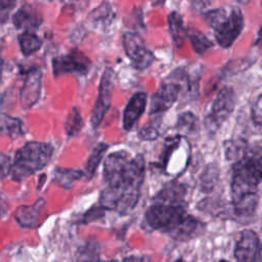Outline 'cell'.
Here are the masks:
<instances>
[{
  "label": "cell",
  "instance_id": "1",
  "mask_svg": "<svg viewBox=\"0 0 262 262\" xmlns=\"http://www.w3.org/2000/svg\"><path fill=\"white\" fill-rule=\"evenodd\" d=\"M104 188L98 205L105 211L121 215L130 213L137 205L145 174V162L141 155L132 157L126 150L110 154L103 163Z\"/></svg>",
  "mask_w": 262,
  "mask_h": 262
},
{
  "label": "cell",
  "instance_id": "2",
  "mask_svg": "<svg viewBox=\"0 0 262 262\" xmlns=\"http://www.w3.org/2000/svg\"><path fill=\"white\" fill-rule=\"evenodd\" d=\"M261 148L248 146L241 158L232 164L231 206L237 219L254 216L259 203L258 186L261 182Z\"/></svg>",
  "mask_w": 262,
  "mask_h": 262
},
{
  "label": "cell",
  "instance_id": "3",
  "mask_svg": "<svg viewBox=\"0 0 262 262\" xmlns=\"http://www.w3.org/2000/svg\"><path fill=\"white\" fill-rule=\"evenodd\" d=\"M204 18L213 29L217 43L223 48L230 47L245 27L243 12L237 7H218L207 11Z\"/></svg>",
  "mask_w": 262,
  "mask_h": 262
},
{
  "label": "cell",
  "instance_id": "4",
  "mask_svg": "<svg viewBox=\"0 0 262 262\" xmlns=\"http://www.w3.org/2000/svg\"><path fill=\"white\" fill-rule=\"evenodd\" d=\"M53 154L51 144L40 141H30L15 154L9 174L14 181H23L35 172L43 169Z\"/></svg>",
  "mask_w": 262,
  "mask_h": 262
},
{
  "label": "cell",
  "instance_id": "5",
  "mask_svg": "<svg viewBox=\"0 0 262 262\" xmlns=\"http://www.w3.org/2000/svg\"><path fill=\"white\" fill-rule=\"evenodd\" d=\"M188 77L183 68H177L161 83L149 103V115H160L169 110L179 98L180 93L188 89Z\"/></svg>",
  "mask_w": 262,
  "mask_h": 262
},
{
  "label": "cell",
  "instance_id": "6",
  "mask_svg": "<svg viewBox=\"0 0 262 262\" xmlns=\"http://www.w3.org/2000/svg\"><path fill=\"white\" fill-rule=\"evenodd\" d=\"M186 206V204L169 205L152 203L145 212V222L151 229L161 230L169 234L187 217Z\"/></svg>",
  "mask_w": 262,
  "mask_h": 262
},
{
  "label": "cell",
  "instance_id": "7",
  "mask_svg": "<svg viewBox=\"0 0 262 262\" xmlns=\"http://www.w3.org/2000/svg\"><path fill=\"white\" fill-rule=\"evenodd\" d=\"M235 101V92L231 87L225 86L219 91L204 121L208 132L215 133L220 128L233 112Z\"/></svg>",
  "mask_w": 262,
  "mask_h": 262
},
{
  "label": "cell",
  "instance_id": "8",
  "mask_svg": "<svg viewBox=\"0 0 262 262\" xmlns=\"http://www.w3.org/2000/svg\"><path fill=\"white\" fill-rule=\"evenodd\" d=\"M115 79H116V75L114 70L110 67L105 68L100 79V84L98 87V95L91 113L90 123L93 129H96L99 127L105 114L107 113L111 106L112 97H113L114 88H115Z\"/></svg>",
  "mask_w": 262,
  "mask_h": 262
},
{
  "label": "cell",
  "instance_id": "9",
  "mask_svg": "<svg viewBox=\"0 0 262 262\" xmlns=\"http://www.w3.org/2000/svg\"><path fill=\"white\" fill-rule=\"evenodd\" d=\"M122 44L133 68L144 70L155 61L154 53L146 47L143 39L137 33H124Z\"/></svg>",
  "mask_w": 262,
  "mask_h": 262
},
{
  "label": "cell",
  "instance_id": "10",
  "mask_svg": "<svg viewBox=\"0 0 262 262\" xmlns=\"http://www.w3.org/2000/svg\"><path fill=\"white\" fill-rule=\"evenodd\" d=\"M91 61L79 49H73L71 52L56 56L52 59V71L55 77L61 74L77 73L86 75L89 71Z\"/></svg>",
  "mask_w": 262,
  "mask_h": 262
},
{
  "label": "cell",
  "instance_id": "11",
  "mask_svg": "<svg viewBox=\"0 0 262 262\" xmlns=\"http://www.w3.org/2000/svg\"><path fill=\"white\" fill-rule=\"evenodd\" d=\"M261 245L259 235L252 229H245L237 238L233 256L236 262H259Z\"/></svg>",
  "mask_w": 262,
  "mask_h": 262
},
{
  "label": "cell",
  "instance_id": "12",
  "mask_svg": "<svg viewBox=\"0 0 262 262\" xmlns=\"http://www.w3.org/2000/svg\"><path fill=\"white\" fill-rule=\"evenodd\" d=\"M42 87V73L37 70H31L26 77L24 86L20 90V102L26 108L33 106L39 99Z\"/></svg>",
  "mask_w": 262,
  "mask_h": 262
},
{
  "label": "cell",
  "instance_id": "13",
  "mask_svg": "<svg viewBox=\"0 0 262 262\" xmlns=\"http://www.w3.org/2000/svg\"><path fill=\"white\" fill-rule=\"evenodd\" d=\"M147 95L145 92H136L131 96L123 113V128L129 131L145 112Z\"/></svg>",
  "mask_w": 262,
  "mask_h": 262
},
{
  "label": "cell",
  "instance_id": "14",
  "mask_svg": "<svg viewBox=\"0 0 262 262\" xmlns=\"http://www.w3.org/2000/svg\"><path fill=\"white\" fill-rule=\"evenodd\" d=\"M205 230V224L192 215L187 217L173 230L169 235L178 242H187L202 234Z\"/></svg>",
  "mask_w": 262,
  "mask_h": 262
},
{
  "label": "cell",
  "instance_id": "15",
  "mask_svg": "<svg viewBox=\"0 0 262 262\" xmlns=\"http://www.w3.org/2000/svg\"><path fill=\"white\" fill-rule=\"evenodd\" d=\"M186 186L183 183L172 181L167 183L155 196L154 203L169 204V205H183L185 202Z\"/></svg>",
  "mask_w": 262,
  "mask_h": 262
},
{
  "label": "cell",
  "instance_id": "16",
  "mask_svg": "<svg viewBox=\"0 0 262 262\" xmlns=\"http://www.w3.org/2000/svg\"><path fill=\"white\" fill-rule=\"evenodd\" d=\"M42 23V17L40 13L31 5L23 6L13 16V24L17 29H27L29 32L31 30L37 29Z\"/></svg>",
  "mask_w": 262,
  "mask_h": 262
},
{
  "label": "cell",
  "instance_id": "17",
  "mask_svg": "<svg viewBox=\"0 0 262 262\" xmlns=\"http://www.w3.org/2000/svg\"><path fill=\"white\" fill-rule=\"evenodd\" d=\"M44 201L38 200L34 205L23 206L17 208L14 213V218L24 227H33L36 225L38 214L43 207Z\"/></svg>",
  "mask_w": 262,
  "mask_h": 262
},
{
  "label": "cell",
  "instance_id": "18",
  "mask_svg": "<svg viewBox=\"0 0 262 262\" xmlns=\"http://www.w3.org/2000/svg\"><path fill=\"white\" fill-rule=\"evenodd\" d=\"M168 24L172 40L175 46L180 48L186 38V28L184 27L182 16L178 12L172 11L169 13Z\"/></svg>",
  "mask_w": 262,
  "mask_h": 262
},
{
  "label": "cell",
  "instance_id": "19",
  "mask_svg": "<svg viewBox=\"0 0 262 262\" xmlns=\"http://www.w3.org/2000/svg\"><path fill=\"white\" fill-rule=\"evenodd\" d=\"M108 148V145L104 142H99L97 143L91 150L88 161L86 163V167H85V175L86 178L88 180L92 179V177L95 175L97 167L99 166L104 154L106 152Z\"/></svg>",
  "mask_w": 262,
  "mask_h": 262
},
{
  "label": "cell",
  "instance_id": "20",
  "mask_svg": "<svg viewBox=\"0 0 262 262\" xmlns=\"http://www.w3.org/2000/svg\"><path fill=\"white\" fill-rule=\"evenodd\" d=\"M186 38H188L194 51L199 54H203L207 49L213 46V42L209 40L204 33L192 26L186 28Z\"/></svg>",
  "mask_w": 262,
  "mask_h": 262
},
{
  "label": "cell",
  "instance_id": "21",
  "mask_svg": "<svg viewBox=\"0 0 262 262\" xmlns=\"http://www.w3.org/2000/svg\"><path fill=\"white\" fill-rule=\"evenodd\" d=\"M84 173L80 170L68 169V168H56L53 173V180L63 188H70L75 181L79 180Z\"/></svg>",
  "mask_w": 262,
  "mask_h": 262
},
{
  "label": "cell",
  "instance_id": "22",
  "mask_svg": "<svg viewBox=\"0 0 262 262\" xmlns=\"http://www.w3.org/2000/svg\"><path fill=\"white\" fill-rule=\"evenodd\" d=\"M115 17V12L113 7L111 6L110 3L103 2L101 5L96 7L90 14H89V19L95 24L99 25L102 24V26L108 25L112 23V20Z\"/></svg>",
  "mask_w": 262,
  "mask_h": 262
},
{
  "label": "cell",
  "instance_id": "23",
  "mask_svg": "<svg viewBox=\"0 0 262 262\" xmlns=\"http://www.w3.org/2000/svg\"><path fill=\"white\" fill-rule=\"evenodd\" d=\"M20 50L25 55H31L38 51L42 45L41 39L33 32L26 31L18 37Z\"/></svg>",
  "mask_w": 262,
  "mask_h": 262
},
{
  "label": "cell",
  "instance_id": "24",
  "mask_svg": "<svg viewBox=\"0 0 262 262\" xmlns=\"http://www.w3.org/2000/svg\"><path fill=\"white\" fill-rule=\"evenodd\" d=\"M24 133L21 122L9 116H0V134H7L11 137L19 136Z\"/></svg>",
  "mask_w": 262,
  "mask_h": 262
},
{
  "label": "cell",
  "instance_id": "25",
  "mask_svg": "<svg viewBox=\"0 0 262 262\" xmlns=\"http://www.w3.org/2000/svg\"><path fill=\"white\" fill-rule=\"evenodd\" d=\"M248 145L247 142L243 139L237 140H227L224 142V150H225V158L227 161L234 162L238 158L243 156L246 151Z\"/></svg>",
  "mask_w": 262,
  "mask_h": 262
},
{
  "label": "cell",
  "instance_id": "26",
  "mask_svg": "<svg viewBox=\"0 0 262 262\" xmlns=\"http://www.w3.org/2000/svg\"><path fill=\"white\" fill-rule=\"evenodd\" d=\"M83 127V119L80 115L78 107L74 106L69 112L66 122H64V129L69 136H73L80 132Z\"/></svg>",
  "mask_w": 262,
  "mask_h": 262
},
{
  "label": "cell",
  "instance_id": "27",
  "mask_svg": "<svg viewBox=\"0 0 262 262\" xmlns=\"http://www.w3.org/2000/svg\"><path fill=\"white\" fill-rule=\"evenodd\" d=\"M219 176V170L216 165L210 164L204 170L203 175L201 176V189L204 192L212 191L214 185L216 184Z\"/></svg>",
  "mask_w": 262,
  "mask_h": 262
},
{
  "label": "cell",
  "instance_id": "28",
  "mask_svg": "<svg viewBox=\"0 0 262 262\" xmlns=\"http://www.w3.org/2000/svg\"><path fill=\"white\" fill-rule=\"evenodd\" d=\"M82 262H118L117 260L103 261L99 258V251L96 243H89L82 248L81 251Z\"/></svg>",
  "mask_w": 262,
  "mask_h": 262
},
{
  "label": "cell",
  "instance_id": "29",
  "mask_svg": "<svg viewBox=\"0 0 262 262\" xmlns=\"http://www.w3.org/2000/svg\"><path fill=\"white\" fill-rule=\"evenodd\" d=\"M196 123H198V118L192 113L185 112L178 117L176 127L180 131L190 132L195 129Z\"/></svg>",
  "mask_w": 262,
  "mask_h": 262
},
{
  "label": "cell",
  "instance_id": "30",
  "mask_svg": "<svg viewBox=\"0 0 262 262\" xmlns=\"http://www.w3.org/2000/svg\"><path fill=\"white\" fill-rule=\"evenodd\" d=\"M104 212L105 210L100 207L98 204L92 206L88 211H86L81 219V223L86 224V223H90L93 222L99 218H102L104 216Z\"/></svg>",
  "mask_w": 262,
  "mask_h": 262
},
{
  "label": "cell",
  "instance_id": "31",
  "mask_svg": "<svg viewBox=\"0 0 262 262\" xmlns=\"http://www.w3.org/2000/svg\"><path fill=\"white\" fill-rule=\"evenodd\" d=\"M138 136L142 140H154L160 136V130L158 128V124L150 123L143 126L138 133Z\"/></svg>",
  "mask_w": 262,
  "mask_h": 262
},
{
  "label": "cell",
  "instance_id": "32",
  "mask_svg": "<svg viewBox=\"0 0 262 262\" xmlns=\"http://www.w3.org/2000/svg\"><path fill=\"white\" fill-rule=\"evenodd\" d=\"M261 117H262V111H261V95L259 94L256 100L254 101V104L252 106V120L257 126L261 125Z\"/></svg>",
  "mask_w": 262,
  "mask_h": 262
},
{
  "label": "cell",
  "instance_id": "33",
  "mask_svg": "<svg viewBox=\"0 0 262 262\" xmlns=\"http://www.w3.org/2000/svg\"><path fill=\"white\" fill-rule=\"evenodd\" d=\"M11 168V162L8 156L0 154V180L9 174Z\"/></svg>",
  "mask_w": 262,
  "mask_h": 262
},
{
  "label": "cell",
  "instance_id": "34",
  "mask_svg": "<svg viewBox=\"0 0 262 262\" xmlns=\"http://www.w3.org/2000/svg\"><path fill=\"white\" fill-rule=\"evenodd\" d=\"M122 262H149V259L144 256H137V255H131L123 259Z\"/></svg>",
  "mask_w": 262,
  "mask_h": 262
},
{
  "label": "cell",
  "instance_id": "35",
  "mask_svg": "<svg viewBox=\"0 0 262 262\" xmlns=\"http://www.w3.org/2000/svg\"><path fill=\"white\" fill-rule=\"evenodd\" d=\"M2 64H3V59H2L1 54H0V75H1V71H2Z\"/></svg>",
  "mask_w": 262,
  "mask_h": 262
},
{
  "label": "cell",
  "instance_id": "36",
  "mask_svg": "<svg viewBox=\"0 0 262 262\" xmlns=\"http://www.w3.org/2000/svg\"><path fill=\"white\" fill-rule=\"evenodd\" d=\"M174 262H185V261H184L182 258H178V259H177V260H175Z\"/></svg>",
  "mask_w": 262,
  "mask_h": 262
},
{
  "label": "cell",
  "instance_id": "37",
  "mask_svg": "<svg viewBox=\"0 0 262 262\" xmlns=\"http://www.w3.org/2000/svg\"><path fill=\"white\" fill-rule=\"evenodd\" d=\"M218 262H229V261H227V260H225V259H221V260H219Z\"/></svg>",
  "mask_w": 262,
  "mask_h": 262
}]
</instances>
